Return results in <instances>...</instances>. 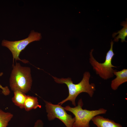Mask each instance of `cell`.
<instances>
[{
	"label": "cell",
	"instance_id": "1",
	"mask_svg": "<svg viewBox=\"0 0 127 127\" xmlns=\"http://www.w3.org/2000/svg\"><path fill=\"white\" fill-rule=\"evenodd\" d=\"M91 75L88 71L85 72L82 80L78 83L75 84L73 83L71 78H58L52 76L55 81L60 84H65L67 87L69 95L65 99L59 103L58 104L61 105L64 103L69 101L74 106H76L75 100L78 96L82 92L87 93L90 97H92L95 90V86L93 83H90L89 80Z\"/></svg>",
	"mask_w": 127,
	"mask_h": 127
},
{
	"label": "cell",
	"instance_id": "2",
	"mask_svg": "<svg viewBox=\"0 0 127 127\" xmlns=\"http://www.w3.org/2000/svg\"><path fill=\"white\" fill-rule=\"evenodd\" d=\"M13 66L10 79L11 89L13 91L19 90L25 94L30 90L32 84L30 69L16 62Z\"/></svg>",
	"mask_w": 127,
	"mask_h": 127
},
{
	"label": "cell",
	"instance_id": "3",
	"mask_svg": "<svg viewBox=\"0 0 127 127\" xmlns=\"http://www.w3.org/2000/svg\"><path fill=\"white\" fill-rule=\"evenodd\" d=\"M83 103L81 99L79 100L77 105L74 107L67 105L64 109L71 112L75 116V121L72 127H90L89 123L95 116L101 114H105L107 110L103 108L89 110L83 109Z\"/></svg>",
	"mask_w": 127,
	"mask_h": 127
},
{
	"label": "cell",
	"instance_id": "4",
	"mask_svg": "<svg viewBox=\"0 0 127 127\" xmlns=\"http://www.w3.org/2000/svg\"><path fill=\"white\" fill-rule=\"evenodd\" d=\"M113 41L111 40L110 49L107 53L105 61L103 63H99L94 58L92 55L93 49L91 50L90 53V64L96 73L104 80L113 77L114 72L116 70L113 67H117L112 64V59L115 55L113 50Z\"/></svg>",
	"mask_w": 127,
	"mask_h": 127
},
{
	"label": "cell",
	"instance_id": "5",
	"mask_svg": "<svg viewBox=\"0 0 127 127\" xmlns=\"http://www.w3.org/2000/svg\"><path fill=\"white\" fill-rule=\"evenodd\" d=\"M41 38L40 33L32 31L28 37L21 40L9 41L4 40L2 41V45L8 48L11 52L13 57V64L14 60H20L24 63L28 62L25 60H21L19 56L21 52L31 43L34 41L39 40Z\"/></svg>",
	"mask_w": 127,
	"mask_h": 127
},
{
	"label": "cell",
	"instance_id": "6",
	"mask_svg": "<svg viewBox=\"0 0 127 127\" xmlns=\"http://www.w3.org/2000/svg\"><path fill=\"white\" fill-rule=\"evenodd\" d=\"M44 101L45 104L48 118L49 121L57 118L61 120L66 127H72L75 118H73L71 115L67 113L64 107L60 104H53L44 100Z\"/></svg>",
	"mask_w": 127,
	"mask_h": 127
},
{
	"label": "cell",
	"instance_id": "7",
	"mask_svg": "<svg viewBox=\"0 0 127 127\" xmlns=\"http://www.w3.org/2000/svg\"><path fill=\"white\" fill-rule=\"evenodd\" d=\"M91 120L97 127H123L114 121L99 115L94 117Z\"/></svg>",
	"mask_w": 127,
	"mask_h": 127
},
{
	"label": "cell",
	"instance_id": "8",
	"mask_svg": "<svg viewBox=\"0 0 127 127\" xmlns=\"http://www.w3.org/2000/svg\"><path fill=\"white\" fill-rule=\"evenodd\" d=\"M113 74L116 77L111 81V87L113 90H116L120 85L127 81V69H124L118 71H116Z\"/></svg>",
	"mask_w": 127,
	"mask_h": 127
},
{
	"label": "cell",
	"instance_id": "9",
	"mask_svg": "<svg viewBox=\"0 0 127 127\" xmlns=\"http://www.w3.org/2000/svg\"><path fill=\"white\" fill-rule=\"evenodd\" d=\"M41 106L39 105L36 97L29 95H26L24 104V108L27 111L38 108H40Z\"/></svg>",
	"mask_w": 127,
	"mask_h": 127
},
{
	"label": "cell",
	"instance_id": "10",
	"mask_svg": "<svg viewBox=\"0 0 127 127\" xmlns=\"http://www.w3.org/2000/svg\"><path fill=\"white\" fill-rule=\"evenodd\" d=\"M14 95L12 100L15 105L20 108H24L25 101L26 95L21 91L16 90L14 91Z\"/></svg>",
	"mask_w": 127,
	"mask_h": 127
},
{
	"label": "cell",
	"instance_id": "11",
	"mask_svg": "<svg viewBox=\"0 0 127 127\" xmlns=\"http://www.w3.org/2000/svg\"><path fill=\"white\" fill-rule=\"evenodd\" d=\"M120 25L123 26V28L121 30L118 31L117 32L114 33L112 35L113 37H114V41L117 42L119 39H121V42H127L125 40L126 37L127 36V20L122 22Z\"/></svg>",
	"mask_w": 127,
	"mask_h": 127
},
{
	"label": "cell",
	"instance_id": "12",
	"mask_svg": "<svg viewBox=\"0 0 127 127\" xmlns=\"http://www.w3.org/2000/svg\"><path fill=\"white\" fill-rule=\"evenodd\" d=\"M13 116L11 113L5 112L0 109V127H7Z\"/></svg>",
	"mask_w": 127,
	"mask_h": 127
},
{
	"label": "cell",
	"instance_id": "13",
	"mask_svg": "<svg viewBox=\"0 0 127 127\" xmlns=\"http://www.w3.org/2000/svg\"><path fill=\"white\" fill-rule=\"evenodd\" d=\"M2 72L0 73V76H1L3 74ZM0 88L2 90V93L5 95H9L10 92V91L7 87H2L0 84Z\"/></svg>",
	"mask_w": 127,
	"mask_h": 127
},
{
	"label": "cell",
	"instance_id": "14",
	"mask_svg": "<svg viewBox=\"0 0 127 127\" xmlns=\"http://www.w3.org/2000/svg\"><path fill=\"white\" fill-rule=\"evenodd\" d=\"M44 123L41 120H37L35 122L33 127H43Z\"/></svg>",
	"mask_w": 127,
	"mask_h": 127
}]
</instances>
